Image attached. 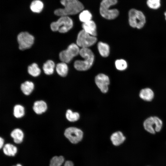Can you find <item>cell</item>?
Returning a JSON list of instances; mask_svg holds the SVG:
<instances>
[{
    "instance_id": "1",
    "label": "cell",
    "mask_w": 166,
    "mask_h": 166,
    "mask_svg": "<svg viewBox=\"0 0 166 166\" xmlns=\"http://www.w3.org/2000/svg\"><path fill=\"white\" fill-rule=\"evenodd\" d=\"M60 2L64 8L54 10V14L57 16L76 14L81 12L84 8L83 4L78 0H61Z\"/></svg>"
},
{
    "instance_id": "2",
    "label": "cell",
    "mask_w": 166,
    "mask_h": 166,
    "mask_svg": "<svg viewBox=\"0 0 166 166\" xmlns=\"http://www.w3.org/2000/svg\"><path fill=\"white\" fill-rule=\"evenodd\" d=\"M79 54L84 60L76 61L74 63V67L78 70H87L93 64L94 58L93 53L88 48H81L80 49Z\"/></svg>"
},
{
    "instance_id": "3",
    "label": "cell",
    "mask_w": 166,
    "mask_h": 166,
    "mask_svg": "<svg viewBox=\"0 0 166 166\" xmlns=\"http://www.w3.org/2000/svg\"><path fill=\"white\" fill-rule=\"evenodd\" d=\"M117 0H102L101 3L99 11L100 14L104 18L113 19L118 15L119 12L116 9H110L112 6L116 5Z\"/></svg>"
},
{
    "instance_id": "4",
    "label": "cell",
    "mask_w": 166,
    "mask_h": 166,
    "mask_svg": "<svg viewBox=\"0 0 166 166\" xmlns=\"http://www.w3.org/2000/svg\"><path fill=\"white\" fill-rule=\"evenodd\" d=\"M73 22L68 16H61L56 21L52 22L50 25L51 30L64 33L68 32L73 27Z\"/></svg>"
},
{
    "instance_id": "5",
    "label": "cell",
    "mask_w": 166,
    "mask_h": 166,
    "mask_svg": "<svg viewBox=\"0 0 166 166\" xmlns=\"http://www.w3.org/2000/svg\"><path fill=\"white\" fill-rule=\"evenodd\" d=\"M128 22L130 26L140 29L145 23V16L142 12L135 9L130 10L128 12Z\"/></svg>"
},
{
    "instance_id": "6",
    "label": "cell",
    "mask_w": 166,
    "mask_h": 166,
    "mask_svg": "<svg viewBox=\"0 0 166 166\" xmlns=\"http://www.w3.org/2000/svg\"><path fill=\"white\" fill-rule=\"evenodd\" d=\"M143 125L146 131L151 134L160 132L163 125L162 121L156 116L150 117L146 119L144 121Z\"/></svg>"
},
{
    "instance_id": "7",
    "label": "cell",
    "mask_w": 166,
    "mask_h": 166,
    "mask_svg": "<svg viewBox=\"0 0 166 166\" xmlns=\"http://www.w3.org/2000/svg\"><path fill=\"white\" fill-rule=\"evenodd\" d=\"M80 49L76 44L72 43L67 49L61 51L59 53V58L62 62L69 63L75 57L79 54Z\"/></svg>"
},
{
    "instance_id": "8",
    "label": "cell",
    "mask_w": 166,
    "mask_h": 166,
    "mask_svg": "<svg viewBox=\"0 0 166 166\" xmlns=\"http://www.w3.org/2000/svg\"><path fill=\"white\" fill-rule=\"evenodd\" d=\"M97 38L88 33L84 30L78 33L77 39V44L81 48H88L93 45L96 42Z\"/></svg>"
},
{
    "instance_id": "9",
    "label": "cell",
    "mask_w": 166,
    "mask_h": 166,
    "mask_svg": "<svg viewBox=\"0 0 166 166\" xmlns=\"http://www.w3.org/2000/svg\"><path fill=\"white\" fill-rule=\"evenodd\" d=\"M17 42L19 49L23 50L30 48L33 45L34 38L27 32H22L17 37Z\"/></svg>"
},
{
    "instance_id": "10",
    "label": "cell",
    "mask_w": 166,
    "mask_h": 166,
    "mask_svg": "<svg viewBox=\"0 0 166 166\" xmlns=\"http://www.w3.org/2000/svg\"><path fill=\"white\" fill-rule=\"evenodd\" d=\"M83 135V132L81 129L74 127L67 128L64 132L65 137L73 144H77L81 141Z\"/></svg>"
},
{
    "instance_id": "11",
    "label": "cell",
    "mask_w": 166,
    "mask_h": 166,
    "mask_svg": "<svg viewBox=\"0 0 166 166\" xmlns=\"http://www.w3.org/2000/svg\"><path fill=\"white\" fill-rule=\"evenodd\" d=\"M95 82L102 93H105L107 92L110 82L109 77L107 76L103 73L98 74L95 78Z\"/></svg>"
},
{
    "instance_id": "12",
    "label": "cell",
    "mask_w": 166,
    "mask_h": 166,
    "mask_svg": "<svg viewBox=\"0 0 166 166\" xmlns=\"http://www.w3.org/2000/svg\"><path fill=\"white\" fill-rule=\"evenodd\" d=\"M64 160L63 156H54L50 160L49 166H61ZM64 166H74V165L72 161L67 160L65 162Z\"/></svg>"
},
{
    "instance_id": "13",
    "label": "cell",
    "mask_w": 166,
    "mask_h": 166,
    "mask_svg": "<svg viewBox=\"0 0 166 166\" xmlns=\"http://www.w3.org/2000/svg\"><path fill=\"white\" fill-rule=\"evenodd\" d=\"M83 30L91 35L96 36L97 35L96 25L95 22L91 20L82 24Z\"/></svg>"
},
{
    "instance_id": "14",
    "label": "cell",
    "mask_w": 166,
    "mask_h": 166,
    "mask_svg": "<svg viewBox=\"0 0 166 166\" xmlns=\"http://www.w3.org/2000/svg\"><path fill=\"white\" fill-rule=\"evenodd\" d=\"M125 139V136L120 131H117L113 133L110 137L112 143L115 146H118L122 144Z\"/></svg>"
},
{
    "instance_id": "15",
    "label": "cell",
    "mask_w": 166,
    "mask_h": 166,
    "mask_svg": "<svg viewBox=\"0 0 166 166\" xmlns=\"http://www.w3.org/2000/svg\"><path fill=\"white\" fill-rule=\"evenodd\" d=\"M154 93L152 90L148 88L142 89L139 94L140 98L147 101H152L154 97Z\"/></svg>"
},
{
    "instance_id": "16",
    "label": "cell",
    "mask_w": 166,
    "mask_h": 166,
    "mask_svg": "<svg viewBox=\"0 0 166 166\" xmlns=\"http://www.w3.org/2000/svg\"><path fill=\"white\" fill-rule=\"evenodd\" d=\"M34 112L37 114H41L47 110V105L44 101L41 100L34 102L33 107Z\"/></svg>"
},
{
    "instance_id": "17",
    "label": "cell",
    "mask_w": 166,
    "mask_h": 166,
    "mask_svg": "<svg viewBox=\"0 0 166 166\" xmlns=\"http://www.w3.org/2000/svg\"><path fill=\"white\" fill-rule=\"evenodd\" d=\"M10 136L13 138L14 142L18 144L21 143L22 141L24 134L22 131L20 129L16 128L11 132Z\"/></svg>"
},
{
    "instance_id": "18",
    "label": "cell",
    "mask_w": 166,
    "mask_h": 166,
    "mask_svg": "<svg viewBox=\"0 0 166 166\" xmlns=\"http://www.w3.org/2000/svg\"><path fill=\"white\" fill-rule=\"evenodd\" d=\"M55 67V64L53 61L49 60L43 64L42 69L45 74L50 75L53 73Z\"/></svg>"
},
{
    "instance_id": "19",
    "label": "cell",
    "mask_w": 166,
    "mask_h": 166,
    "mask_svg": "<svg viewBox=\"0 0 166 166\" xmlns=\"http://www.w3.org/2000/svg\"><path fill=\"white\" fill-rule=\"evenodd\" d=\"M56 70L59 76L65 77L68 73V67L66 63L61 62L57 64Z\"/></svg>"
},
{
    "instance_id": "20",
    "label": "cell",
    "mask_w": 166,
    "mask_h": 166,
    "mask_svg": "<svg viewBox=\"0 0 166 166\" xmlns=\"http://www.w3.org/2000/svg\"><path fill=\"white\" fill-rule=\"evenodd\" d=\"M34 85L33 82L26 81L21 84V89L23 93L26 95H30L33 91Z\"/></svg>"
},
{
    "instance_id": "21",
    "label": "cell",
    "mask_w": 166,
    "mask_h": 166,
    "mask_svg": "<svg viewBox=\"0 0 166 166\" xmlns=\"http://www.w3.org/2000/svg\"><path fill=\"white\" fill-rule=\"evenodd\" d=\"M44 7V4L40 0H34L31 3L30 8L31 10L33 12L39 13L42 10Z\"/></svg>"
},
{
    "instance_id": "22",
    "label": "cell",
    "mask_w": 166,
    "mask_h": 166,
    "mask_svg": "<svg viewBox=\"0 0 166 166\" xmlns=\"http://www.w3.org/2000/svg\"><path fill=\"white\" fill-rule=\"evenodd\" d=\"M98 51L100 55L104 57H107L109 54V47L108 44L102 42L98 43L97 45Z\"/></svg>"
},
{
    "instance_id": "23",
    "label": "cell",
    "mask_w": 166,
    "mask_h": 166,
    "mask_svg": "<svg viewBox=\"0 0 166 166\" xmlns=\"http://www.w3.org/2000/svg\"><path fill=\"white\" fill-rule=\"evenodd\" d=\"M4 153L6 155L9 156H14L17 151V147L10 144H5L3 148Z\"/></svg>"
},
{
    "instance_id": "24",
    "label": "cell",
    "mask_w": 166,
    "mask_h": 166,
    "mask_svg": "<svg viewBox=\"0 0 166 166\" xmlns=\"http://www.w3.org/2000/svg\"><path fill=\"white\" fill-rule=\"evenodd\" d=\"M28 73L34 77H37L40 74L41 70L37 64L33 63L29 65L27 68Z\"/></svg>"
},
{
    "instance_id": "25",
    "label": "cell",
    "mask_w": 166,
    "mask_h": 166,
    "mask_svg": "<svg viewBox=\"0 0 166 166\" xmlns=\"http://www.w3.org/2000/svg\"><path fill=\"white\" fill-rule=\"evenodd\" d=\"M92 17L91 13L87 10H82L79 15V20L83 23L91 20Z\"/></svg>"
},
{
    "instance_id": "26",
    "label": "cell",
    "mask_w": 166,
    "mask_h": 166,
    "mask_svg": "<svg viewBox=\"0 0 166 166\" xmlns=\"http://www.w3.org/2000/svg\"><path fill=\"white\" fill-rule=\"evenodd\" d=\"M13 114L16 118L22 117L25 114L24 107L20 105H16L14 108Z\"/></svg>"
},
{
    "instance_id": "27",
    "label": "cell",
    "mask_w": 166,
    "mask_h": 166,
    "mask_svg": "<svg viewBox=\"0 0 166 166\" xmlns=\"http://www.w3.org/2000/svg\"><path fill=\"white\" fill-rule=\"evenodd\" d=\"M67 119L71 122H74L77 121L79 118V114L77 112H73L70 109L67 110L66 113Z\"/></svg>"
},
{
    "instance_id": "28",
    "label": "cell",
    "mask_w": 166,
    "mask_h": 166,
    "mask_svg": "<svg viewBox=\"0 0 166 166\" xmlns=\"http://www.w3.org/2000/svg\"><path fill=\"white\" fill-rule=\"evenodd\" d=\"M116 68L119 70H123L127 67V64L126 61L122 59H118L115 62Z\"/></svg>"
},
{
    "instance_id": "29",
    "label": "cell",
    "mask_w": 166,
    "mask_h": 166,
    "mask_svg": "<svg viewBox=\"0 0 166 166\" xmlns=\"http://www.w3.org/2000/svg\"><path fill=\"white\" fill-rule=\"evenodd\" d=\"M147 4L150 8L157 9L160 6V0H147Z\"/></svg>"
},
{
    "instance_id": "30",
    "label": "cell",
    "mask_w": 166,
    "mask_h": 166,
    "mask_svg": "<svg viewBox=\"0 0 166 166\" xmlns=\"http://www.w3.org/2000/svg\"><path fill=\"white\" fill-rule=\"evenodd\" d=\"M4 140L1 137L0 138V148L1 149L3 147L4 144Z\"/></svg>"
},
{
    "instance_id": "31",
    "label": "cell",
    "mask_w": 166,
    "mask_h": 166,
    "mask_svg": "<svg viewBox=\"0 0 166 166\" xmlns=\"http://www.w3.org/2000/svg\"><path fill=\"white\" fill-rule=\"evenodd\" d=\"M15 166H22V165L20 164H17Z\"/></svg>"
},
{
    "instance_id": "32",
    "label": "cell",
    "mask_w": 166,
    "mask_h": 166,
    "mask_svg": "<svg viewBox=\"0 0 166 166\" xmlns=\"http://www.w3.org/2000/svg\"><path fill=\"white\" fill-rule=\"evenodd\" d=\"M164 14L165 16V19L166 20V11H165L164 13Z\"/></svg>"
}]
</instances>
